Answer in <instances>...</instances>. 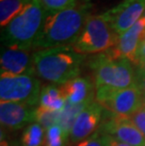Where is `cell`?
Returning <instances> with one entry per match:
<instances>
[{"label":"cell","instance_id":"cell-20","mask_svg":"<svg viewBox=\"0 0 145 146\" xmlns=\"http://www.w3.org/2000/svg\"><path fill=\"white\" fill-rule=\"evenodd\" d=\"M70 136L58 125H55L46 130L44 146H65Z\"/></svg>","mask_w":145,"mask_h":146},{"label":"cell","instance_id":"cell-16","mask_svg":"<svg viewBox=\"0 0 145 146\" xmlns=\"http://www.w3.org/2000/svg\"><path fill=\"white\" fill-rule=\"evenodd\" d=\"M91 103L87 102V103H82V104H72V103H70V102L66 101L63 110L60 111L58 125L64 130V132H65L66 134L70 136L71 129H72V126L73 125V123H75L76 117L78 116V114L81 112L86 107H88V106Z\"/></svg>","mask_w":145,"mask_h":146},{"label":"cell","instance_id":"cell-29","mask_svg":"<svg viewBox=\"0 0 145 146\" xmlns=\"http://www.w3.org/2000/svg\"><path fill=\"white\" fill-rule=\"evenodd\" d=\"M142 107H145V94H142Z\"/></svg>","mask_w":145,"mask_h":146},{"label":"cell","instance_id":"cell-30","mask_svg":"<svg viewBox=\"0 0 145 146\" xmlns=\"http://www.w3.org/2000/svg\"><path fill=\"white\" fill-rule=\"evenodd\" d=\"M143 16L145 17V11H144V14H143Z\"/></svg>","mask_w":145,"mask_h":146},{"label":"cell","instance_id":"cell-21","mask_svg":"<svg viewBox=\"0 0 145 146\" xmlns=\"http://www.w3.org/2000/svg\"><path fill=\"white\" fill-rule=\"evenodd\" d=\"M47 13H56L58 11L73 8L77 5L76 0H41Z\"/></svg>","mask_w":145,"mask_h":146},{"label":"cell","instance_id":"cell-2","mask_svg":"<svg viewBox=\"0 0 145 146\" xmlns=\"http://www.w3.org/2000/svg\"><path fill=\"white\" fill-rule=\"evenodd\" d=\"M84 58L72 45L37 50L32 55L34 73L45 81L62 85L78 76Z\"/></svg>","mask_w":145,"mask_h":146},{"label":"cell","instance_id":"cell-26","mask_svg":"<svg viewBox=\"0 0 145 146\" xmlns=\"http://www.w3.org/2000/svg\"><path fill=\"white\" fill-rule=\"evenodd\" d=\"M143 60H145V41L141 43V45L138 48L137 56H136V61H135V65L140 64V62H142Z\"/></svg>","mask_w":145,"mask_h":146},{"label":"cell","instance_id":"cell-27","mask_svg":"<svg viewBox=\"0 0 145 146\" xmlns=\"http://www.w3.org/2000/svg\"><path fill=\"white\" fill-rule=\"evenodd\" d=\"M136 71H138V72H140V73L145 74V60H143L142 62H140L138 65Z\"/></svg>","mask_w":145,"mask_h":146},{"label":"cell","instance_id":"cell-9","mask_svg":"<svg viewBox=\"0 0 145 146\" xmlns=\"http://www.w3.org/2000/svg\"><path fill=\"white\" fill-rule=\"evenodd\" d=\"M98 131L131 146H145V137L131 122L129 117L110 113V116L102 122Z\"/></svg>","mask_w":145,"mask_h":146},{"label":"cell","instance_id":"cell-10","mask_svg":"<svg viewBox=\"0 0 145 146\" xmlns=\"http://www.w3.org/2000/svg\"><path fill=\"white\" fill-rule=\"evenodd\" d=\"M27 74H35L32 56H30L29 51L3 46L0 57L1 77L16 76Z\"/></svg>","mask_w":145,"mask_h":146},{"label":"cell","instance_id":"cell-12","mask_svg":"<svg viewBox=\"0 0 145 146\" xmlns=\"http://www.w3.org/2000/svg\"><path fill=\"white\" fill-rule=\"evenodd\" d=\"M0 123L10 130L22 128L26 123H35V108L22 103L0 102Z\"/></svg>","mask_w":145,"mask_h":146},{"label":"cell","instance_id":"cell-19","mask_svg":"<svg viewBox=\"0 0 145 146\" xmlns=\"http://www.w3.org/2000/svg\"><path fill=\"white\" fill-rule=\"evenodd\" d=\"M60 111L52 110L42 106L35 108V123L41 125L45 130L51 126L58 125Z\"/></svg>","mask_w":145,"mask_h":146},{"label":"cell","instance_id":"cell-25","mask_svg":"<svg viewBox=\"0 0 145 146\" xmlns=\"http://www.w3.org/2000/svg\"><path fill=\"white\" fill-rule=\"evenodd\" d=\"M134 85L140 90V91L145 94V74L140 73L136 71V77H135V84Z\"/></svg>","mask_w":145,"mask_h":146},{"label":"cell","instance_id":"cell-7","mask_svg":"<svg viewBox=\"0 0 145 146\" xmlns=\"http://www.w3.org/2000/svg\"><path fill=\"white\" fill-rule=\"evenodd\" d=\"M95 98L104 110L118 116L130 117L142 107V92L135 85L118 91L96 90Z\"/></svg>","mask_w":145,"mask_h":146},{"label":"cell","instance_id":"cell-11","mask_svg":"<svg viewBox=\"0 0 145 146\" xmlns=\"http://www.w3.org/2000/svg\"><path fill=\"white\" fill-rule=\"evenodd\" d=\"M104 108L97 101L92 102L78 114L70 132V139L73 142H79L89 138L96 132L101 125Z\"/></svg>","mask_w":145,"mask_h":146},{"label":"cell","instance_id":"cell-18","mask_svg":"<svg viewBox=\"0 0 145 146\" xmlns=\"http://www.w3.org/2000/svg\"><path fill=\"white\" fill-rule=\"evenodd\" d=\"M44 128L38 123H32L26 126L21 137L22 146H44Z\"/></svg>","mask_w":145,"mask_h":146},{"label":"cell","instance_id":"cell-6","mask_svg":"<svg viewBox=\"0 0 145 146\" xmlns=\"http://www.w3.org/2000/svg\"><path fill=\"white\" fill-rule=\"evenodd\" d=\"M41 82L34 74L0 78V101L22 103L35 107L40 103Z\"/></svg>","mask_w":145,"mask_h":146},{"label":"cell","instance_id":"cell-28","mask_svg":"<svg viewBox=\"0 0 145 146\" xmlns=\"http://www.w3.org/2000/svg\"><path fill=\"white\" fill-rule=\"evenodd\" d=\"M0 146H10V145H9L7 141H5V139H1V142H0Z\"/></svg>","mask_w":145,"mask_h":146},{"label":"cell","instance_id":"cell-23","mask_svg":"<svg viewBox=\"0 0 145 146\" xmlns=\"http://www.w3.org/2000/svg\"><path fill=\"white\" fill-rule=\"evenodd\" d=\"M76 146H104L102 134L99 131L94 132V134L89 136V138L79 141Z\"/></svg>","mask_w":145,"mask_h":146},{"label":"cell","instance_id":"cell-4","mask_svg":"<svg viewBox=\"0 0 145 146\" xmlns=\"http://www.w3.org/2000/svg\"><path fill=\"white\" fill-rule=\"evenodd\" d=\"M47 11L41 0H31L2 30L1 40L6 47L29 51L44 27Z\"/></svg>","mask_w":145,"mask_h":146},{"label":"cell","instance_id":"cell-8","mask_svg":"<svg viewBox=\"0 0 145 146\" xmlns=\"http://www.w3.org/2000/svg\"><path fill=\"white\" fill-rule=\"evenodd\" d=\"M144 11L145 0H122L102 15L113 31L121 36L143 16Z\"/></svg>","mask_w":145,"mask_h":146},{"label":"cell","instance_id":"cell-17","mask_svg":"<svg viewBox=\"0 0 145 146\" xmlns=\"http://www.w3.org/2000/svg\"><path fill=\"white\" fill-rule=\"evenodd\" d=\"M31 0H1L0 26L5 27Z\"/></svg>","mask_w":145,"mask_h":146},{"label":"cell","instance_id":"cell-1","mask_svg":"<svg viewBox=\"0 0 145 146\" xmlns=\"http://www.w3.org/2000/svg\"><path fill=\"white\" fill-rule=\"evenodd\" d=\"M89 16V2L75 7L47 13L33 49H47L73 45L81 33Z\"/></svg>","mask_w":145,"mask_h":146},{"label":"cell","instance_id":"cell-24","mask_svg":"<svg viewBox=\"0 0 145 146\" xmlns=\"http://www.w3.org/2000/svg\"><path fill=\"white\" fill-rule=\"evenodd\" d=\"M102 139H103V144L104 146H131L129 144H126L119 139H117L109 135H103L102 134Z\"/></svg>","mask_w":145,"mask_h":146},{"label":"cell","instance_id":"cell-5","mask_svg":"<svg viewBox=\"0 0 145 146\" xmlns=\"http://www.w3.org/2000/svg\"><path fill=\"white\" fill-rule=\"evenodd\" d=\"M119 35L113 31L103 15H89L77 40L72 45L82 55L99 54L114 47Z\"/></svg>","mask_w":145,"mask_h":146},{"label":"cell","instance_id":"cell-3","mask_svg":"<svg viewBox=\"0 0 145 146\" xmlns=\"http://www.w3.org/2000/svg\"><path fill=\"white\" fill-rule=\"evenodd\" d=\"M89 66L93 74L95 90L118 91L135 84L136 70L132 62L122 58L115 46L95 55Z\"/></svg>","mask_w":145,"mask_h":146},{"label":"cell","instance_id":"cell-22","mask_svg":"<svg viewBox=\"0 0 145 146\" xmlns=\"http://www.w3.org/2000/svg\"><path fill=\"white\" fill-rule=\"evenodd\" d=\"M129 119L145 137V107H141L133 115H131Z\"/></svg>","mask_w":145,"mask_h":146},{"label":"cell","instance_id":"cell-13","mask_svg":"<svg viewBox=\"0 0 145 146\" xmlns=\"http://www.w3.org/2000/svg\"><path fill=\"white\" fill-rule=\"evenodd\" d=\"M145 41V17L142 16L132 27L121 36L115 48L122 58L135 64L136 56L141 43Z\"/></svg>","mask_w":145,"mask_h":146},{"label":"cell","instance_id":"cell-15","mask_svg":"<svg viewBox=\"0 0 145 146\" xmlns=\"http://www.w3.org/2000/svg\"><path fill=\"white\" fill-rule=\"evenodd\" d=\"M65 103L66 100L61 92L60 87L47 85L42 89L39 106L52 110L61 111L65 106Z\"/></svg>","mask_w":145,"mask_h":146},{"label":"cell","instance_id":"cell-14","mask_svg":"<svg viewBox=\"0 0 145 146\" xmlns=\"http://www.w3.org/2000/svg\"><path fill=\"white\" fill-rule=\"evenodd\" d=\"M65 100L72 104L91 103L94 99V86L87 77L77 76L60 85Z\"/></svg>","mask_w":145,"mask_h":146}]
</instances>
